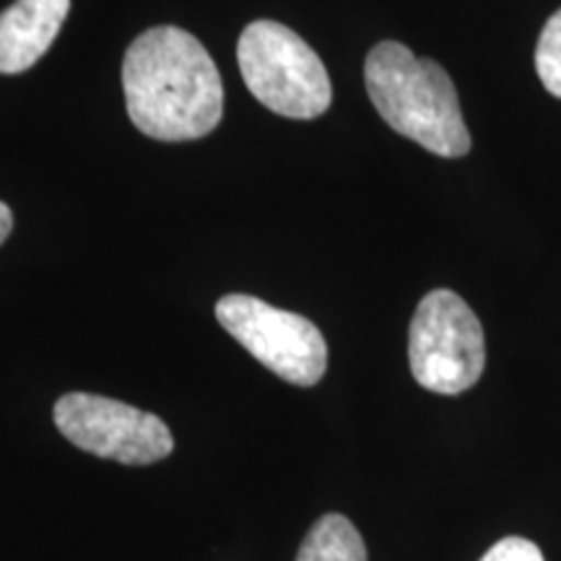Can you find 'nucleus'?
<instances>
[{
    "mask_svg": "<svg viewBox=\"0 0 561 561\" xmlns=\"http://www.w3.org/2000/svg\"><path fill=\"white\" fill-rule=\"evenodd\" d=\"M364 81L375 110L396 133L445 159L471 151L458 91L439 62L416 58L401 42H380L364 62Z\"/></svg>",
    "mask_w": 561,
    "mask_h": 561,
    "instance_id": "f03ea898",
    "label": "nucleus"
},
{
    "mask_svg": "<svg viewBox=\"0 0 561 561\" xmlns=\"http://www.w3.org/2000/svg\"><path fill=\"white\" fill-rule=\"evenodd\" d=\"M62 437L83 453L125 466H151L172 453L170 426L153 413L94 392H68L53 409Z\"/></svg>",
    "mask_w": 561,
    "mask_h": 561,
    "instance_id": "423d86ee",
    "label": "nucleus"
},
{
    "mask_svg": "<svg viewBox=\"0 0 561 561\" xmlns=\"http://www.w3.org/2000/svg\"><path fill=\"white\" fill-rule=\"evenodd\" d=\"M237 60L250 94L276 115L314 121L331 107V76L320 55L289 26L252 21L237 42Z\"/></svg>",
    "mask_w": 561,
    "mask_h": 561,
    "instance_id": "7ed1b4c3",
    "label": "nucleus"
},
{
    "mask_svg": "<svg viewBox=\"0 0 561 561\" xmlns=\"http://www.w3.org/2000/svg\"><path fill=\"white\" fill-rule=\"evenodd\" d=\"M216 320L280 380L312 388L328 369V343L305 314L278 310L250 294L216 301Z\"/></svg>",
    "mask_w": 561,
    "mask_h": 561,
    "instance_id": "39448f33",
    "label": "nucleus"
},
{
    "mask_svg": "<svg viewBox=\"0 0 561 561\" xmlns=\"http://www.w3.org/2000/svg\"><path fill=\"white\" fill-rule=\"evenodd\" d=\"M297 561H367V546L343 515H322L299 546Z\"/></svg>",
    "mask_w": 561,
    "mask_h": 561,
    "instance_id": "6e6552de",
    "label": "nucleus"
},
{
    "mask_svg": "<svg viewBox=\"0 0 561 561\" xmlns=\"http://www.w3.org/2000/svg\"><path fill=\"white\" fill-rule=\"evenodd\" d=\"M536 70L543 87L561 100V9L546 21L536 47Z\"/></svg>",
    "mask_w": 561,
    "mask_h": 561,
    "instance_id": "1a4fd4ad",
    "label": "nucleus"
},
{
    "mask_svg": "<svg viewBox=\"0 0 561 561\" xmlns=\"http://www.w3.org/2000/svg\"><path fill=\"white\" fill-rule=\"evenodd\" d=\"M123 89L130 123L149 138L195 140L221 123L219 68L180 26H153L133 39L123 60Z\"/></svg>",
    "mask_w": 561,
    "mask_h": 561,
    "instance_id": "f257e3e1",
    "label": "nucleus"
},
{
    "mask_svg": "<svg viewBox=\"0 0 561 561\" xmlns=\"http://www.w3.org/2000/svg\"><path fill=\"white\" fill-rule=\"evenodd\" d=\"M68 11L70 0H16L0 13V73L16 76L39 62Z\"/></svg>",
    "mask_w": 561,
    "mask_h": 561,
    "instance_id": "0eeeda50",
    "label": "nucleus"
},
{
    "mask_svg": "<svg viewBox=\"0 0 561 561\" xmlns=\"http://www.w3.org/2000/svg\"><path fill=\"white\" fill-rule=\"evenodd\" d=\"M11 231H13V214H11V208L0 201V244L9 240Z\"/></svg>",
    "mask_w": 561,
    "mask_h": 561,
    "instance_id": "9b49d317",
    "label": "nucleus"
},
{
    "mask_svg": "<svg viewBox=\"0 0 561 561\" xmlns=\"http://www.w3.org/2000/svg\"><path fill=\"white\" fill-rule=\"evenodd\" d=\"M481 561H543V553L528 538L510 536L491 546Z\"/></svg>",
    "mask_w": 561,
    "mask_h": 561,
    "instance_id": "9d476101",
    "label": "nucleus"
},
{
    "mask_svg": "<svg viewBox=\"0 0 561 561\" xmlns=\"http://www.w3.org/2000/svg\"><path fill=\"white\" fill-rule=\"evenodd\" d=\"M409 362L413 380L439 396H460L481 380L486 341L462 297L434 289L421 299L409 331Z\"/></svg>",
    "mask_w": 561,
    "mask_h": 561,
    "instance_id": "20e7f679",
    "label": "nucleus"
}]
</instances>
